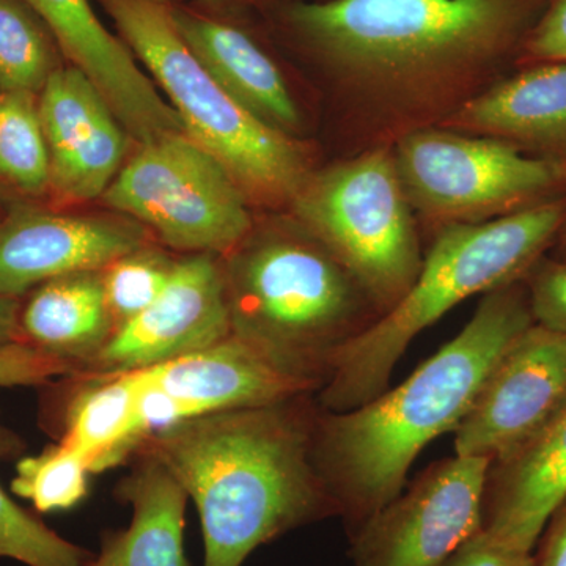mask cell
Here are the masks:
<instances>
[{
  "label": "cell",
  "instance_id": "cell-1",
  "mask_svg": "<svg viewBox=\"0 0 566 566\" xmlns=\"http://www.w3.org/2000/svg\"><path fill=\"white\" fill-rule=\"evenodd\" d=\"M545 0H297L283 20L322 66L352 155L444 125L501 80Z\"/></svg>",
  "mask_w": 566,
  "mask_h": 566
},
{
  "label": "cell",
  "instance_id": "cell-2",
  "mask_svg": "<svg viewBox=\"0 0 566 566\" xmlns=\"http://www.w3.org/2000/svg\"><path fill=\"white\" fill-rule=\"evenodd\" d=\"M308 395L192 417L140 447L196 505L203 566H243L260 546L337 516L312 455L319 408Z\"/></svg>",
  "mask_w": 566,
  "mask_h": 566
},
{
  "label": "cell",
  "instance_id": "cell-3",
  "mask_svg": "<svg viewBox=\"0 0 566 566\" xmlns=\"http://www.w3.org/2000/svg\"><path fill=\"white\" fill-rule=\"evenodd\" d=\"M534 323L526 282L502 286L400 386L352 411L319 409L312 455L349 539L401 494L424 447L457 430L502 354Z\"/></svg>",
  "mask_w": 566,
  "mask_h": 566
},
{
  "label": "cell",
  "instance_id": "cell-4",
  "mask_svg": "<svg viewBox=\"0 0 566 566\" xmlns=\"http://www.w3.org/2000/svg\"><path fill=\"white\" fill-rule=\"evenodd\" d=\"M565 218L566 193L494 221L436 232L403 300L335 357L316 392L318 408L352 411L385 392L398 360L424 329L469 297L526 281L556 245Z\"/></svg>",
  "mask_w": 566,
  "mask_h": 566
},
{
  "label": "cell",
  "instance_id": "cell-5",
  "mask_svg": "<svg viewBox=\"0 0 566 566\" xmlns=\"http://www.w3.org/2000/svg\"><path fill=\"white\" fill-rule=\"evenodd\" d=\"M222 266L233 337L318 390L338 353L381 316L303 226L251 232Z\"/></svg>",
  "mask_w": 566,
  "mask_h": 566
},
{
  "label": "cell",
  "instance_id": "cell-6",
  "mask_svg": "<svg viewBox=\"0 0 566 566\" xmlns=\"http://www.w3.org/2000/svg\"><path fill=\"white\" fill-rule=\"evenodd\" d=\"M123 43L151 73L186 136L229 170L249 202L292 205L307 181V156L293 136L241 106L182 39L164 0H99Z\"/></svg>",
  "mask_w": 566,
  "mask_h": 566
},
{
  "label": "cell",
  "instance_id": "cell-7",
  "mask_svg": "<svg viewBox=\"0 0 566 566\" xmlns=\"http://www.w3.org/2000/svg\"><path fill=\"white\" fill-rule=\"evenodd\" d=\"M292 207L297 223L344 264L379 315L411 290L424 255L392 147L354 153L308 175Z\"/></svg>",
  "mask_w": 566,
  "mask_h": 566
},
{
  "label": "cell",
  "instance_id": "cell-8",
  "mask_svg": "<svg viewBox=\"0 0 566 566\" xmlns=\"http://www.w3.org/2000/svg\"><path fill=\"white\" fill-rule=\"evenodd\" d=\"M417 222L433 232L515 214L566 193V164L509 142L433 126L392 147Z\"/></svg>",
  "mask_w": 566,
  "mask_h": 566
},
{
  "label": "cell",
  "instance_id": "cell-9",
  "mask_svg": "<svg viewBox=\"0 0 566 566\" xmlns=\"http://www.w3.org/2000/svg\"><path fill=\"white\" fill-rule=\"evenodd\" d=\"M103 199L180 251L227 256L253 230L249 200L232 175L186 134L142 144Z\"/></svg>",
  "mask_w": 566,
  "mask_h": 566
},
{
  "label": "cell",
  "instance_id": "cell-10",
  "mask_svg": "<svg viewBox=\"0 0 566 566\" xmlns=\"http://www.w3.org/2000/svg\"><path fill=\"white\" fill-rule=\"evenodd\" d=\"M490 464L455 455L428 468L349 539L352 566H444L482 527Z\"/></svg>",
  "mask_w": 566,
  "mask_h": 566
},
{
  "label": "cell",
  "instance_id": "cell-11",
  "mask_svg": "<svg viewBox=\"0 0 566 566\" xmlns=\"http://www.w3.org/2000/svg\"><path fill=\"white\" fill-rule=\"evenodd\" d=\"M145 438L211 412L259 408L318 392L283 374L232 334L169 363L132 370Z\"/></svg>",
  "mask_w": 566,
  "mask_h": 566
},
{
  "label": "cell",
  "instance_id": "cell-12",
  "mask_svg": "<svg viewBox=\"0 0 566 566\" xmlns=\"http://www.w3.org/2000/svg\"><path fill=\"white\" fill-rule=\"evenodd\" d=\"M566 401V334L532 324L502 354L455 430V455L502 460Z\"/></svg>",
  "mask_w": 566,
  "mask_h": 566
},
{
  "label": "cell",
  "instance_id": "cell-13",
  "mask_svg": "<svg viewBox=\"0 0 566 566\" xmlns=\"http://www.w3.org/2000/svg\"><path fill=\"white\" fill-rule=\"evenodd\" d=\"M232 334L223 266L211 253L175 263L161 294L114 331L77 376L123 374L169 363Z\"/></svg>",
  "mask_w": 566,
  "mask_h": 566
},
{
  "label": "cell",
  "instance_id": "cell-14",
  "mask_svg": "<svg viewBox=\"0 0 566 566\" xmlns=\"http://www.w3.org/2000/svg\"><path fill=\"white\" fill-rule=\"evenodd\" d=\"M39 109L50 188L70 200L104 196L120 172L126 132L103 93L76 66H61L41 91Z\"/></svg>",
  "mask_w": 566,
  "mask_h": 566
},
{
  "label": "cell",
  "instance_id": "cell-15",
  "mask_svg": "<svg viewBox=\"0 0 566 566\" xmlns=\"http://www.w3.org/2000/svg\"><path fill=\"white\" fill-rule=\"evenodd\" d=\"M145 245L132 223L18 208L0 223V296L20 300L52 279L106 270Z\"/></svg>",
  "mask_w": 566,
  "mask_h": 566
},
{
  "label": "cell",
  "instance_id": "cell-16",
  "mask_svg": "<svg viewBox=\"0 0 566 566\" xmlns=\"http://www.w3.org/2000/svg\"><path fill=\"white\" fill-rule=\"evenodd\" d=\"M50 29L62 54L98 87L126 132L140 144L185 134L177 112L112 35L91 0H24Z\"/></svg>",
  "mask_w": 566,
  "mask_h": 566
},
{
  "label": "cell",
  "instance_id": "cell-17",
  "mask_svg": "<svg viewBox=\"0 0 566 566\" xmlns=\"http://www.w3.org/2000/svg\"><path fill=\"white\" fill-rule=\"evenodd\" d=\"M566 497V401L524 444L490 464L482 531L534 553L547 521Z\"/></svg>",
  "mask_w": 566,
  "mask_h": 566
},
{
  "label": "cell",
  "instance_id": "cell-18",
  "mask_svg": "<svg viewBox=\"0 0 566 566\" xmlns=\"http://www.w3.org/2000/svg\"><path fill=\"white\" fill-rule=\"evenodd\" d=\"M442 128L509 142L566 164V61L517 69L464 104Z\"/></svg>",
  "mask_w": 566,
  "mask_h": 566
},
{
  "label": "cell",
  "instance_id": "cell-19",
  "mask_svg": "<svg viewBox=\"0 0 566 566\" xmlns=\"http://www.w3.org/2000/svg\"><path fill=\"white\" fill-rule=\"evenodd\" d=\"M175 24L208 73L255 117L293 136L301 112L281 69L243 29L216 18L175 9Z\"/></svg>",
  "mask_w": 566,
  "mask_h": 566
},
{
  "label": "cell",
  "instance_id": "cell-20",
  "mask_svg": "<svg viewBox=\"0 0 566 566\" xmlns=\"http://www.w3.org/2000/svg\"><path fill=\"white\" fill-rule=\"evenodd\" d=\"M118 486L132 505V523L104 535L98 556L85 566H188L185 556V513L188 494L150 453Z\"/></svg>",
  "mask_w": 566,
  "mask_h": 566
},
{
  "label": "cell",
  "instance_id": "cell-21",
  "mask_svg": "<svg viewBox=\"0 0 566 566\" xmlns=\"http://www.w3.org/2000/svg\"><path fill=\"white\" fill-rule=\"evenodd\" d=\"M20 326L24 344L61 357L80 375L115 331L102 271L41 283L21 307Z\"/></svg>",
  "mask_w": 566,
  "mask_h": 566
},
{
  "label": "cell",
  "instance_id": "cell-22",
  "mask_svg": "<svg viewBox=\"0 0 566 566\" xmlns=\"http://www.w3.org/2000/svg\"><path fill=\"white\" fill-rule=\"evenodd\" d=\"M85 386L71 400L61 441L87 458L92 471L122 463L145 442L139 392L129 371L74 376Z\"/></svg>",
  "mask_w": 566,
  "mask_h": 566
},
{
  "label": "cell",
  "instance_id": "cell-23",
  "mask_svg": "<svg viewBox=\"0 0 566 566\" xmlns=\"http://www.w3.org/2000/svg\"><path fill=\"white\" fill-rule=\"evenodd\" d=\"M57 41L24 0H0V91L39 96L59 65Z\"/></svg>",
  "mask_w": 566,
  "mask_h": 566
},
{
  "label": "cell",
  "instance_id": "cell-24",
  "mask_svg": "<svg viewBox=\"0 0 566 566\" xmlns=\"http://www.w3.org/2000/svg\"><path fill=\"white\" fill-rule=\"evenodd\" d=\"M0 180L29 196L50 189V151L32 93L0 91Z\"/></svg>",
  "mask_w": 566,
  "mask_h": 566
},
{
  "label": "cell",
  "instance_id": "cell-25",
  "mask_svg": "<svg viewBox=\"0 0 566 566\" xmlns=\"http://www.w3.org/2000/svg\"><path fill=\"white\" fill-rule=\"evenodd\" d=\"M22 450L24 442L0 417V461ZM0 557L25 566H85L92 556L14 504L0 486Z\"/></svg>",
  "mask_w": 566,
  "mask_h": 566
},
{
  "label": "cell",
  "instance_id": "cell-26",
  "mask_svg": "<svg viewBox=\"0 0 566 566\" xmlns=\"http://www.w3.org/2000/svg\"><path fill=\"white\" fill-rule=\"evenodd\" d=\"M14 493L29 499L39 513L65 512L84 501L88 491L91 461L66 444L48 447L39 457L18 463Z\"/></svg>",
  "mask_w": 566,
  "mask_h": 566
},
{
  "label": "cell",
  "instance_id": "cell-27",
  "mask_svg": "<svg viewBox=\"0 0 566 566\" xmlns=\"http://www.w3.org/2000/svg\"><path fill=\"white\" fill-rule=\"evenodd\" d=\"M175 263L164 253L145 245L115 260L102 271L115 329L144 312L161 294Z\"/></svg>",
  "mask_w": 566,
  "mask_h": 566
},
{
  "label": "cell",
  "instance_id": "cell-28",
  "mask_svg": "<svg viewBox=\"0 0 566 566\" xmlns=\"http://www.w3.org/2000/svg\"><path fill=\"white\" fill-rule=\"evenodd\" d=\"M524 282L534 322L566 334V262L543 256Z\"/></svg>",
  "mask_w": 566,
  "mask_h": 566
},
{
  "label": "cell",
  "instance_id": "cell-29",
  "mask_svg": "<svg viewBox=\"0 0 566 566\" xmlns=\"http://www.w3.org/2000/svg\"><path fill=\"white\" fill-rule=\"evenodd\" d=\"M74 365L17 342L0 348V387L39 386L57 376H76Z\"/></svg>",
  "mask_w": 566,
  "mask_h": 566
},
{
  "label": "cell",
  "instance_id": "cell-30",
  "mask_svg": "<svg viewBox=\"0 0 566 566\" xmlns=\"http://www.w3.org/2000/svg\"><path fill=\"white\" fill-rule=\"evenodd\" d=\"M566 61V0H545L516 55L517 69Z\"/></svg>",
  "mask_w": 566,
  "mask_h": 566
},
{
  "label": "cell",
  "instance_id": "cell-31",
  "mask_svg": "<svg viewBox=\"0 0 566 566\" xmlns=\"http://www.w3.org/2000/svg\"><path fill=\"white\" fill-rule=\"evenodd\" d=\"M444 566H535V556L495 542L480 527L458 547Z\"/></svg>",
  "mask_w": 566,
  "mask_h": 566
},
{
  "label": "cell",
  "instance_id": "cell-32",
  "mask_svg": "<svg viewBox=\"0 0 566 566\" xmlns=\"http://www.w3.org/2000/svg\"><path fill=\"white\" fill-rule=\"evenodd\" d=\"M534 556L535 566H566V497L547 521Z\"/></svg>",
  "mask_w": 566,
  "mask_h": 566
},
{
  "label": "cell",
  "instance_id": "cell-33",
  "mask_svg": "<svg viewBox=\"0 0 566 566\" xmlns=\"http://www.w3.org/2000/svg\"><path fill=\"white\" fill-rule=\"evenodd\" d=\"M20 315V300L0 296V348L22 342Z\"/></svg>",
  "mask_w": 566,
  "mask_h": 566
},
{
  "label": "cell",
  "instance_id": "cell-34",
  "mask_svg": "<svg viewBox=\"0 0 566 566\" xmlns=\"http://www.w3.org/2000/svg\"><path fill=\"white\" fill-rule=\"evenodd\" d=\"M554 248L557 249V260H564L566 262V218L564 222V227H562L560 234H558L556 245Z\"/></svg>",
  "mask_w": 566,
  "mask_h": 566
},
{
  "label": "cell",
  "instance_id": "cell-35",
  "mask_svg": "<svg viewBox=\"0 0 566 566\" xmlns=\"http://www.w3.org/2000/svg\"><path fill=\"white\" fill-rule=\"evenodd\" d=\"M164 2H167V0H164Z\"/></svg>",
  "mask_w": 566,
  "mask_h": 566
},
{
  "label": "cell",
  "instance_id": "cell-36",
  "mask_svg": "<svg viewBox=\"0 0 566 566\" xmlns=\"http://www.w3.org/2000/svg\"><path fill=\"white\" fill-rule=\"evenodd\" d=\"M0 223H2V221H0Z\"/></svg>",
  "mask_w": 566,
  "mask_h": 566
}]
</instances>
